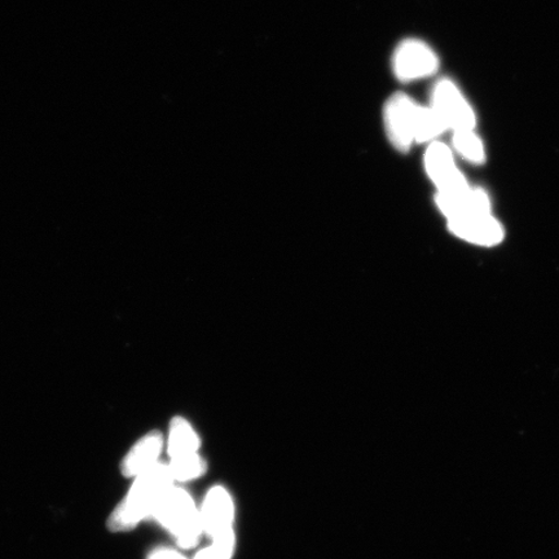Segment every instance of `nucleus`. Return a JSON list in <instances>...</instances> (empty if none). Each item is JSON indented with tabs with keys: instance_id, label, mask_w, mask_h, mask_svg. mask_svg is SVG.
I'll return each instance as SVG.
<instances>
[{
	"instance_id": "nucleus-2",
	"label": "nucleus",
	"mask_w": 559,
	"mask_h": 559,
	"mask_svg": "<svg viewBox=\"0 0 559 559\" xmlns=\"http://www.w3.org/2000/svg\"><path fill=\"white\" fill-rule=\"evenodd\" d=\"M152 516L169 531L181 549L194 548L204 534L200 509L185 488L173 485L167 489Z\"/></svg>"
},
{
	"instance_id": "nucleus-12",
	"label": "nucleus",
	"mask_w": 559,
	"mask_h": 559,
	"mask_svg": "<svg viewBox=\"0 0 559 559\" xmlns=\"http://www.w3.org/2000/svg\"><path fill=\"white\" fill-rule=\"evenodd\" d=\"M447 130V126L437 111L429 107L417 105L415 115L414 136L415 143H432L440 134Z\"/></svg>"
},
{
	"instance_id": "nucleus-16",
	"label": "nucleus",
	"mask_w": 559,
	"mask_h": 559,
	"mask_svg": "<svg viewBox=\"0 0 559 559\" xmlns=\"http://www.w3.org/2000/svg\"><path fill=\"white\" fill-rule=\"evenodd\" d=\"M194 559H227L223 557L219 551H216L212 545L205 549H201Z\"/></svg>"
},
{
	"instance_id": "nucleus-15",
	"label": "nucleus",
	"mask_w": 559,
	"mask_h": 559,
	"mask_svg": "<svg viewBox=\"0 0 559 559\" xmlns=\"http://www.w3.org/2000/svg\"><path fill=\"white\" fill-rule=\"evenodd\" d=\"M148 559H187L183 555H180L179 551L170 549V548H158L153 550L150 555Z\"/></svg>"
},
{
	"instance_id": "nucleus-4",
	"label": "nucleus",
	"mask_w": 559,
	"mask_h": 559,
	"mask_svg": "<svg viewBox=\"0 0 559 559\" xmlns=\"http://www.w3.org/2000/svg\"><path fill=\"white\" fill-rule=\"evenodd\" d=\"M430 107L442 118L447 129L456 131L474 130L477 117L463 93L450 80H440L431 91Z\"/></svg>"
},
{
	"instance_id": "nucleus-9",
	"label": "nucleus",
	"mask_w": 559,
	"mask_h": 559,
	"mask_svg": "<svg viewBox=\"0 0 559 559\" xmlns=\"http://www.w3.org/2000/svg\"><path fill=\"white\" fill-rule=\"evenodd\" d=\"M449 227L451 233L460 239L487 245V247L499 243L504 237V230H502L499 222H496L489 214L451 219Z\"/></svg>"
},
{
	"instance_id": "nucleus-13",
	"label": "nucleus",
	"mask_w": 559,
	"mask_h": 559,
	"mask_svg": "<svg viewBox=\"0 0 559 559\" xmlns=\"http://www.w3.org/2000/svg\"><path fill=\"white\" fill-rule=\"evenodd\" d=\"M453 146L459 155L472 164L485 163L486 153L484 143L475 135L474 130L456 131L453 135Z\"/></svg>"
},
{
	"instance_id": "nucleus-6",
	"label": "nucleus",
	"mask_w": 559,
	"mask_h": 559,
	"mask_svg": "<svg viewBox=\"0 0 559 559\" xmlns=\"http://www.w3.org/2000/svg\"><path fill=\"white\" fill-rule=\"evenodd\" d=\"M417 105L405 94H395L384 104L383 124L391 145L407 152L415 143V115Z\"/></svg>"
},
{
	"instance_id": "nucleus-10",
	"label": "nucleus",
	"mask_w": 559,
	"mask_h": 559,
	"mask_svg": "<svg viewBox=\"0 0 559 559\" xmlns=\"http://www.w3.org/2000/svg\"><path fill=\"white\" fill-rule=\"evenodd\" d=\"M164 449V437L158 431L150 432L132 447L122 461L121 469L126 477L136 478L140 474L158 464Z\"/></svg>"
},
{
	"instance_id": "nucleus-5",
	"label": "nucleus",
	"mask_w": 559,
	"mask_h": 559,
	"mask_svg": "<svg viewBox=\"0 0 559 559\" xmlns=\"http://www.w3.org/2000/svg\"><path fill=\"white\" fill-rule=\"evenodd\" d=\"M438 68L437 53L423 40L405 39L395 48L393 70L402 82L428 79L437 73Z\"/></svg>"
},
{
	"instance_id": "nucleus-11",
	"label": "nucleus",
	"mask_w": 559,
	"mask_h": 559,
	"mask_svg": "<svg viewBox=\"0 0 559 559\" xmlns=\"http://www.w3.org/2000/svg\"><path fill=\"white\" fill-rule=\"evenodd\" d=\"M201 440L187 419L175 417L170 425L167 452L171 459L190 457L200 454Z\"/></svg>"
},
{
	"instance_id": "nucleus-14",
	"label": "nucleus",
	"mask_w": 559,
	"mask_h": 559,
	"mask_svg": "<svg viewBox=\"0 0 559 559\" xmlns=\"http://www.w3.org/2000/svg\"><path fill=\"white\" fill-rule=\"evenodd\" d=\"M169 471L177 481H191L202 477L206 472L205 460L200 454L190 457L171 459Z\"/></svg>"
},
{
	"instance_id": "nucleus-3",
	"label": "nucleus",
	"mask_w": 559,
	"mask_h": 559,
	"mask_svg": "<svg viewBox=\"0 0 559 559\" xmlns=\"http://www.w3.org/2000/svg\"><path fill=\"white\" fill-rule=\"evenodd\" d=\"M202 528L212 540V547L230 559L236 547L235 504L233 496L223 486H215L206 495L200 509Z\"/></svg>"
},
{
	"instance_id": "nucleus-1",
	"label": "nucleus",
	"mask_w": 559,
	"mask_h": 559,
	"mask_svg": "<svg viewBox=\"0 0 559 559\" xmlns=\"http://www.w3.org/2000/svg\"><path fill=\"white\" fill-rule=\"evenodd\" d=\"M173 485L169 466L165 464H157L140 474L129 495L109 516V530L121 533L135 528L146 516H152L159 500Z\"/></svg>"
},
{
	"instance_id": "nucleus-7",
	"label": "nucleus",
	"mask_w": 559,
	"mask_h": 559,
	"mask_svg": "<svg viewBox=\"0 0 559 559\" xmlns=\"http://www.w3.org/2000/svg\"><path fill=\"white\" fill-rule=\"evenodd\" d=\"M425 169L435 181L439 192H457L469 188L464 175L454 165L449 146L432 142L425 153Z\"/></svg>"
},
{
	"instance_id": "nucleus-8",
	"label": "nucleus",
	"mask_w": 559,
	"mask_h": 559,
	"mask_svg": "<svg viewBox=\"0 0 559 559\" xmlns=\"http://www.w3.org/2000/svg\"><path fill=\"white\" fill-rule=\"evenodd\" d=\"M437 205L449 221L467 216L488 215L491 210L488 195L481 190L438 192Z\"/></svg>"
}]
</instances>
